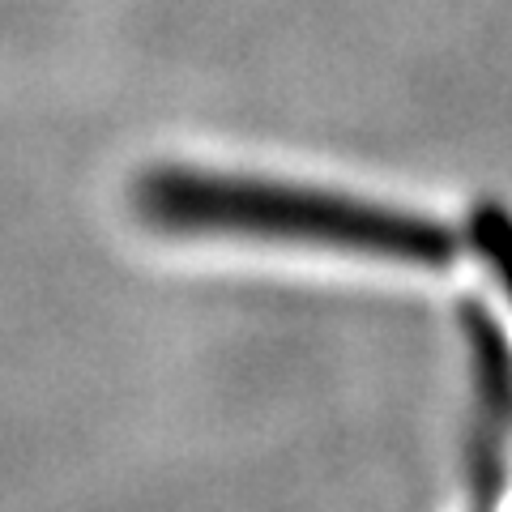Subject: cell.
Returning a JSON list of instances; mask_svg holds the SVG:
<instances>
[{"instance_id": "1", "label": "cell", "mask_w": 512, "mask_h": 512, "mask_svg": "<svg viewBox=\"0 0 512 512\" xmlns=\"http://www.w3.org/2000/svg\"><path fill=\"white\" fill-rule=\"evenodd\" d=\"M137 210L158 231L180 235H244L278 244L329 248L402 265H448L461 239L423 214H402L342 192H320L278 180L210 175L158 167L137 184Z\"/></svg>"}, {"instance_id": "2", "label": "cell", "mask_w": 512, "mask_h": 512, "mask_svg": "<svg viewBox=\"0 0 512 512\" xmlns=\"http://www.w3.org/2000/svg\"><path fill=\"white\" fill-rule=\"evenodd\" d=\"M470 244L474 252L487 261V269L495 274V282H500V291L512 299V214L504 210V205H478V210L470 214Z\"/></svg>"}]
</instances>
